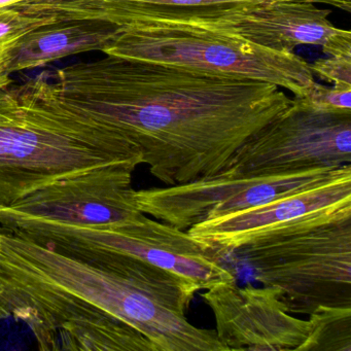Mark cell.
<instances>
[{
  "instance_id": "obj_2",
  "label": "cell",
  "mask_w": 351,
  "mask_h": 351,
  "mask_svg": "<svg viewBox=\"0 0 351 351\" xmlns=\"http://www.w3.org/2000/svg\"><path fill=\"white\" fill-rule=\"evenodd\" d=\"M53 80L67 101L130 138L167 186L219 173L291 102L267 82L110 55L58 69Z\"/></svg>"
},
{
  "instance_id": "obj_7",
  "label": "cell",
  "mask_w": 351,
  "mask_h": 351,
  "mask_svg": "<svg viewBox=\"0 0 351 351\" xmlns=\"http://www.w3.org/2000/svg\"><path fill=\"white\" fill-rule=\"evenodd\" d=\"M351 163V112L316 110L293 96L287 110L246 139L221 171L261 176Z\"/></svg>"
},
{
  "instance_id": "obj_15",
  "label": "cell",
  "mask_w": 351,
  "mask_h": 351,
  "mask_svg": "<svg viewBox=\"0 0 351 351\" xmlns=\"http://www.w3.org/2000/svg\"><path fill=\"white\" fill-rule=\"evenodd\" d=\"M309 315V332L298 351H351V307H319Z\"/></svg>"
},
{
  "instance_id": "obj_5",
  "label": "cell",
  "mask_w": 351,
  "mask_h": 351,
  "mask_svg": "<svg viewBox=\"0 0 351 351\" xmlns=\"http://www.w3.org/2000/svg\"><path fill=\"white\" fill-rule=\"evenodd\" d=\"M0 227L69 256L106 252L138 258L182 277L199 291L236 281L235 275L188 231L151 219L145 213L104 225L11 219L0 223Z\"/></svg>"
},
{
  "instance_id": "obj_14",
  "label": "cell",
  "mask_w": 351,
  "mask_h": 351,
  "mask_svg": "<svg viewBox=\"0 0 351 351\" xmlns=\"http://www.w3.org/2000/svg\"><path fill=\"white\" fill-rule=\"evenodd\" d=\"M117 30L93 22H59L28 34L14 52L11 73L47 66L64 57L102 51Z\"/></svg>"
},
{
  "instance_id": "obj_3",
  "label": "cell",
  "mask_w": 351,
  "mask_h": 351,
  "mask_svg": "<svg viewBox=\"0 0 351 351\" xmlns=\"http://www.w3.org/2000/svg\"><path fill=\"white\" fill-rule=\"evenodd\" d=\"M141 164L130 138L67 101L53 77L0 89V207L59 180Z\"/></svg>"
},
{
  "instance_id": "obj_9",
  "label": "cell",
  "mask_w": 351,
  "mask_h": 351,
  "mask_svg": "<svg viewBox=\"0 0 351 351\" xmlns=\"http://www.w3.org/2000/svg\"><path fill=\"white\" fill-rule=\"evenodd\" d=\"M351 217V166L330 180L244 210L204 219L186 230L213 252H237L265 238L314 229Z\"/></svg>"
},
{
  "instance_id": "obj_11",
  "label": "cell",
  "mask_w": 351,
  "mask_h": 351,
  "mask_svg": "<svg viewBox=\"0 0 351 351\" xmlns=\"http://www.w3.org/2000/svg\"><path fill=\"white\" fill-rule=\"evenodd\" d=\"M137 166L100 168L59 180L10 207H0V223L43 219L93 226L126 221L143 215L137 208L132 176Z\"/></svg>"
},
{
  "instance_id": "obj_1",
  "label": "cell",
  "mask_w": 351,
  "mask_h": 351,
  "mask_svg": "<svg viewBox=\"0 0 351 351\" xmlns=\"http://www.w3.org/2000/svg\"><path fill=\"white\" fill-rule=\"evenodd\" d=\"M199 289L122 254L73 256L0 227V320L42 351H228L186 313Z\"/></svg>"
},
{
  "instance_id": "obj_18",
  "label": "cell",
  "mask_w": 351,
  "mask_h": 351,
  "mask_svg": "<svg viewBox=\"0 0 351 351\" xmlns=\"http://www.w3.org/2000/svg\"><path fill=\"white\" fill-rule=\"evenodd\" d=\"M313 75L328 83L351 85V56H330L310 64Z\"/></svg>"
},
{
  "instance_id": "obj_6",
  "label": "cell",
  "mask_w": 351,
  "mask_h": 351,
  "mask_svg": "<svg viewBox=\"0 0 351 351\" xmlns=\"http://www.w3.org/2000/svg\"><path fill=\"white\" fill-rule=\"evenodd\" d=\"M235 252L258 282L279 289L289 313L351 307V217L258 240Z\"/></svg>"
},
{
  "instance_id": "obj_8",
  "label": "cell",
  "mask_w": 351,
  "mask_h": 351,
  "mask_svg": "<svg viewBox=\"0 0 351 351\" xmlns=\"http://www.w3.org/2000/svg\"><path fill=\"white\" fill-rule=\"evenodd\" d=\"M341 167H314L261 176L219 172L184 184L134 190V200L145 215L188 230L204 219L258 206L322 184L336 176Z\"/></svg>"
},
{
  "instance_id": "obj_4",
  "label": "cell",
  "mask_w": 351,
  "mask_h": 351,
  "mask_svg": "<svg viewBox=\"0 0 351 351\" xmlns=\"http://www.w3.org/2000/svg\"><path fill=\"white\" fill-rule=\"evenodd\" d=\"M104 55L164 63L274 84L302 96L315 83L310 64L241 36L178 19H152L116 29Z\"/></svg>"
},
{
  "instance_id": "obj_17",
  "label": "cell",
  "mask_w": 351,
  "mask_h": 351,
  "mask_svg": "<svg viewBox=\"0 0 351 351\" xmlns=\"http://www.w3.org/2000/svg\"><path fill=\"white\" fill-rule=\"evenodd\" d=\"M295 97L322 112H351V85L334 84L330 88L315 82L304 95Z\"/></svg>"
},
{
  "instance_id": "obj_16",
  "label": "cell",
  "mask_w": 351,
  "mask_h": 351,
  "mask_svg": "<svg viewBox=\"0 0 351 351\" xmlns=\"http://www.w3.org/2000/svg\"><path fill=\"white\" fill-rule=\"evenodd\" d=\"M47 18L32 17L26 15L14 7L0 9V44L20 43L24 38L44 27L54 24Z\"/></svg>"
},
{
  "instance_id": "obj_20",
  "label": "cell",
  "mask_w": 351,
  "mask_h": 351,
  "mask_svg": "<svg viewBox=\"0 0 351 351\" xmlns=\"http://www.w3.org/2000/svg\"><path fill=\"white\" fill-rule=\"evenodd\" d=\"M20 1H23V0H0V9L5 7H11V5L20 3Z\"/></svg>"
},
{
  "instance_id": "obj_10",
  "label": "cell",
  "mask_w": 351,
  "mask_h": 351,
  "mask_svg": "<svg viewBox=\"0 0 351 351\" xmlns=\"http://www.w3.org/2000/svg\"><path fill=\"white\" fill-rule=\"evenodd\" d=\"M330 11L309 1L238 3L160 14L151 19H178L241 36L279 52L298 46L322 47L330 56H351V34L328 20Z\"/></svg>"
},
{
  "instance_id": "obj_13",
  "label": "cell",
  "mask_w": 351,
  "mask_h": 351,
  "mask_svg": "<svg viewBox=\"0 0 351 351\" xmlns=\"http://www.w3.org/2000/svg\"><path fill=\"white\" fill-rule=\"evenodd\" d=\"M278 1H309L326 3L350 12L351 0H23L16 9L26 15L59 22H93L114 29L160 14L186 10L223 7L238 3H272Z\"/></svg>"
},
{
  "instance_id": "obj_19",
  "label": "cell",
  "mask_w": 351,
  "mask_h": 351,
  "mask_svg": "<svg viewBox=\"0 0 351 351\" xmlns=\"http://www.w3.org/2000/svg\"><path fill=\"white\" fill-rule=\"evenodd\" d=\"M19 44L20 43L0 44V89L13 83L11 79L12 73L10 71V65H11L15 49Z\"/></svg>"
},
{
  "instance_id": "obj_12",
  "label": "cell",
  "mask_w": 351,
  "mask_h": 351,
  "mask_svg": "<svg viewBox=\"0 0 351 351\" xmlns=\"http://www.w3.org/2000/svg\"><path fill=\"white\" fill-rule=\"evenodd\" d=\"M201 297L228 351H298L309 332L308 319L287 311L277 287H240L235 281L205 289Z\"/></svg>"
}]
</instances>
